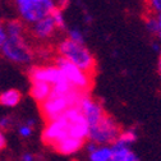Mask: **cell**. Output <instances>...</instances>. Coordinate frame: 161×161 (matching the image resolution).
<instances>
[{"instance_id":"obj_14","label":"cell","mask_w":161,"mask_h":161,"mask_svg":"<svg viewBox=\"0 0 161 161\" xmlns=\"http://www.w3.org/2000/svg\"><path fill=\"white\" fill-rule=\"evenodd\" d=\"M21 100H22L21 91L15 88H9L0 93V106L12 109L21 104Z\"/></svg>"},{"instance_id":"obj_15","label":"cell","mask_w":161,"mask_h":161,"mask_svg":"<svg viewBox=\"0 0 161 161\" xmlns=\"http://www.w3.org/2000/svg\"><path fill=\"white\" fill-rule=\"evenodd\" d=\"M51 90H53V87L50 85H47V83H44V82H32L31 96L33 97L35 101H37L38 104H42V103H45L46 100L50 97Z\"/></svg>"},{"instance_id":"obj_12","label":"cell","mask_w":161,"mask_h":161,"mask_svg":"<svg viewBox=\"0 0 161 161\" xmlns=\"http://www.w3.org/2000/svg\"><path fill=\"white\" fill-rule=\"evenodd\" d=\"M90 161H111L113 150L111 146H98L93 142L87 145Z\"/></svg>"},{"instance_id":"obj_10","label":"cell","mask_w":161,"mask_h":161,"mask_svg":"<svg viewBox=\"0 0 161 161\" xmlns=\"http://www.w3.org/2000/svg\"><path fill=\"white\" fill-rule=\"evenodd\" d=\"M58 31V27L54 22L51 15H47L42 19H40L38 22L31 25V35L40 41H46V40L51 38Z\"/></svg>"},{"instance_id":"obj_26","label":"cell","mask_w":161,"mask_h":161,"mask_svg":"<svg viewBox=\"0 0 161 161\" xmlns=\"http://www.w3.org/2000/svg\"><path fill=\"white\" fill-rule=\"evenodd\" d=\"M156 17H157V25H158L156 37L158 38V41H160V44H161V15H156ZM160 55H161V54H160Z\"/></svg>"},{"instance_id":"obj_9","label":"cell","mask_w":161,"mask_h":161,"mask_svg":"<svg viewBox=\"0 0 161 161\" xmlns=\"http://www.w3.org/2000/svg\"><path fill=\"white\" fill-rule=\"evenodd\" d=\"M77 108L80 110V113L83 114L88 127L96 125L100 120L106 115L101 104H100L98 101H96V100H93L92 97H90L87 93H85L82 97H80Z\"/></svg>"},{"instance_id":"obj_27","label":"cell","mask_w":161,"mask_h":161,"mask_svg":"<svg viewBox=\"0 0 161 161\" xmlns=\"http://www.w3.org/2000/svg\"><path fill=\"white\" fill-rule=\"evenodd\" d=\"M21 161H35V156L32 153H30V152H26V153L22 155Z\"/></svg>"},{"instance_id":"obj_25","label":"cell","mask_w":161,"mask_h":161,"mask_svg":"<svg viewBox=\"0 0 161 161\" xmlns=\"http://www.w3.org/2000/svg\"><path fill=\"white\" fill-rule=\"evenodd\" d=\"M5 146H7V138H5V134H4V132L0 130V150H3Z\"/></svg>"},{"instance_id":"obj_28","label":"cell","mask_w":161,"mask_h":161,"mask_svg":"<svg viewBox=\"0 0 161 161\" xmlns=\"http://www.w3.org/2000/svg\"><path fill=\"white\" fill-rule=\"evenodd\" d=\"M158 70L161 73V56H160V60H158Z\"/></svg>"},{"instance_id":"obj_24","label":"cell","mask_w":161,"mask_h":161,"mask_svg":"<svg viewBox=\"0 0 161 161\" xmlns=\"http://www.w3.org/2000/svg\"><path fill=\"white\" fill-rule=\"evenodd\" d=\"M7 40V31H5V23L0 19V50H2L4 42Z\"/></svg>"},{"instance_id":"obj_6","label":"cell","mask_w":161,"mask_h":161,"mask_svg":"<svg viewBox=\"0 0 161 161\" xmlns=\"http://www.w3.org/2000/svg\"><path fill=\"white\" fill-rule=\"evenodd\" d=\"M120 132L122 130H120L119 124L111 116L105 115L96 125L90 127L87 138L90 139V142H93L98 146H108L115 142Z\"/></svg>"},{"instance_id":"obj_23","label":"cell","mask_w":161,"mask_h":161,"mask_svg":"<svg viewBox=\"0 0 161 161\" xmlns=\"http://www.w3.org/2000/svg\"><path fill=\"white\" fill-rule=\"evenodd\" d=\"M12 125H13V119H12L9 115L0 116V130H2V132L10 129Z\"/></svg>"},{"instance_id":"obj_4","label":"cell","mask_w":161,"mask_h":161,"mask_svg":"<svg viewBox=\"0 0 161 161\" xmlns=\"http://www.w3.org/2000/svg\"><path fill=\"white\" fill-rule=\"evenodd\" d=\"M19 18L25 25H33L53 13L56 8L54 0H13Z\"/></svg>"},{"instance_id":"obj_21","label":"cell","mask_w":161,"mask_h":161,"mask_svg":"<svg viewBox=\"0 0 161 161\" xmlns=\"http://www.w3.org/2000/svg\"><path fill=\"white\" fill-rule=\"evenodd\" d=\"M146 7L148 14L161 15V0H146Z\"/></svg>"},{"instance_id":"obj_22","label":"cell","mask_w":161,"mask_h":161,"mask_svg":"<svg viewBox=\"0 0 161 161\" xmlns=\"http://www.w3.org/2000/svg\"><path fill=\"white\" fill-rule=\"evenodd\" d=\"M32 133H33V127L28 125L27 123H23L18 127V134L22 138H28L32 136Z\"/></svg>"},{"instance_id":"obj_7","label":"cell","mask_w":161,"mask_h":161,"mask_svg":"<svg viewBox=\"0 0 161 161\" xmlns=\"http://www.w3.org/2000/svg\"><path fill=\"white\" fill-rule=\"evenodd\" d=\"M55 65H58L60 68V70L63 72V74L67 79V82L73 88L87 93V91L91 86V77L88 73L79 69L78 67H75L74 64H72L70 62H68V60H65L62 56H58L55 59Z\"/></svg>"},{"instance_id":"obj_17","label":"cell","mask_w":161,"mask_h":161,"mask_svg":"<svg viewBox=\"0 0 161 161\" xmlns=\"http://www.w3.org/2000/svg\"><path fill=\"white\" fill-rule=\"evenodd\" d=\"M136 141H137V132L134 129L129 128V129H125V130L120 132V134H119V137H118V139L115 141V142L130 147Z\"/></svg>"},{"instance_id":"obj_1","label":"cell","mask_w":161,"mask_h":161,"mask_svg":"<svg viewBox=\"0 0 161 161\" xmlns=\"http://www.w3.org/2000/svg\"><path fill=\"white\" fill-rule=\"evenodd\" d=\"M88 132L90 127L83 114L77 106H74L65 111L62 116L47 122V125L42 132V141L53 147L56 142L67 137L85 141L88 137Z\"/></svg>"},{"instance_id":"obj_8","label":"cell","mask_w":161,"mask_h":161,"mask_svg":"<svg viewBox=\"0 0 161 161\" xmlns=\"http://www.w3.org/2000/svg\"><path fill=\"white\" fill-rule=\"evenodd\" d=\"M28 75L31 82H44L51 87L68 83L67 79L58 65H35L30 68ZM69 85V83H68Z\"/></svg>"},{"instance_id":"obj_19","label":"cell","mask_w":161,"mask_h":161,"mask_svg":"<svg viewBox=\"0 0 161 161\" xmlns=\"http://www.w3.org/2000/svg\"><path fill=\"white\" fill-rule=\"evenodd\" d=\"M67 38L73 42H77V44H86V38H85L83 32L75 27L67 28Z\"/></svg>"},{"instance_id":"obj_18","label":"cell","mask_w":161,"mask_h":161,"mask_svg":"<svg viewBox=\"0 0 161 161\" xmlns=\"http://www.w3.org/2000/svg\"><path fill=\"white\" fill-rule=\"evenodd\" d=\"M50 15H51V18L54 19V22H55V25H56V27H58L59 31H60V30H67L65 17H64V13H63L62 9L56 7V8L53 10V13H51Z\"/></svg>"},{"instance_id":"obj_2","label":"cell","mask_w":161,"mask_h":161,"mask_svg":"<svg viewBox=\"0 0 161 161\" xmlns=\"http://www.w3.org/2000/svg\"><path fill=\"white\" fill-rule=\"evenodd\" d=\"M58 54L88 74L95 69V56L86 44H77L65 37L58 44Z\"/></svg>"},{"instance_id":"obj_5","label":"cell","mask_w":161,"mask_h":161,"mask_svg":"<svg viewBox=\"0 0 161 161\" xmlns=\"http://www.w3.org/2000/svg\"><path fill=\"white\" fill-rule=\"evenodd\" d=\"M0 53L9 62L21 65L30 64L35 56L32 46L28 44L26 36H7V40Z\"/></svg>"},{"instance_id":"obj_11","label":"cell","mask_w":161,"mask_h":161,"mask_svg":"<svg viewBox=\"0 0 161 161\" xmlns=\"http://www.w3.org/2000/svg\"><path fill=\"white\" fill-rule=\"evenodd\" d=\"M85 145V141L83 139H78V138H73V137H67L62 141L56 142L53 148L62 153V155H73L75 152H78L80 148L83 147Z\"/></svg>"},{"instance_id":"obj_13","label":"cell","mask_w":161,"mask_h":161,"mask_svg":"<svg viewBox=\"0 0 161 161\" xmlns=\"http://www.w3.org/2000/svg\"><path fill=\"white\" fill-rule=\"evenodd\" d=\"M111 150H113L111 161H141L139 157L134 153V151L128 146L114 142L111 145Z\"/></svg>"},{"instance_id":"obj_16","label":"cell","mask_w":161,"mask_h":161,"mask_svg":"<svg viewBox=\"0 0 161 161\" xmlns=\"http://www.w3.org/2000/svg\"><path fill=\"white\" fill-rule=\"evenodd\" d=\"M5 31H7V36L10 37H15V36H25V23L21 19H12L5 23Z\"/></svg>"},{"instance_id":"obj_3","label":"cell","mask_w":161,"mask_h":161,"mask_svg":"<svg viewBox=\"0 0 161 161\" xmlns=\"http://www.w3.org/2000/svg\"><path fill=\"white\" fill-rule=\"evenodd\" d=\"M85 93L86 92H80L78 90H72V91H69L67 93H62V95L51 93L46 101L41 104V111L49 122H51V120L62 116L70 108L77 106L80 97Z\"/></svg>"},{"instance_id":"obj_20","label":"cell","mask_w":161,"mask_h":161,"mask_svg":"<svg viewBox=\"0 0 161 161\" xmlns=\"http://www.w3.org/2000/svg\"><path fill=\"white\" fill-rule=\"evenodd\" d=\"M145 26H146V30L156 36L157 35V28H158V25H157V17L156 15H152V14H148L145 19Z\"/></svg>"}]
</instances>
